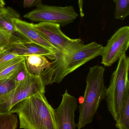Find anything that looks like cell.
<instances>
[{
  "label": "cell",
  "instance_id": "6da1fadb",
  "mask_svg": "<svg viewBox=\"0 0 129 129\" xmlns=\"http://www.w3.org/2000/svg\"><path fill=\"white\" fill-rule=\"evenodd\" d=\"M103 45L96 42L82 44L68 53L56 56L55 60L40 76L45 85L61 82L69 74L98 56L103 51Z\"/></svg>",
  "mask_w": 129,
  "mask_h": 129
},
{
  "label": "cell",
  "instance_id": "7a4b0ae2",
  "mask_svg": "<svg viewBox=\"0 0 129 129\" xmlns=\"http://www.w3.org/2000/svg\"><path fill=\"white\" fill-rule=\"evenodd\" d=\"M45 92H38L17 105L9 113L19 116L20 128L57 129L54 109Z\"/></svg>",
  "mask_w": 129,
  "mask_h": 129
},
{
  "label": "cell",
  "instance_id": "3957f363",
  "mask_svg": "<svg viewBox=\"0 0 129 129\" xmlns=\"http://www.w3.org/2000/svg\"><path fill=\"white\" fill-rule=\"evenodd\" d=\"M104 73L105 68L102 66L89 68L84 96L79 106V122L75 124L78 129L92 122L101 102L105 98L107 88L104 84Z\"/></svg>",
  "mask_w": 129,
  "mask_h": 129
},
{
  "label": "cell",
  "instance_id": "277c9868",
  "mask_svg": "<svg viewBox=\"0 0 129 129\" xmlns=\"http://www.w3.org/2000/svg\"><path fill=\"white\" fill-rule=\"evenodd\" d=\"M129 58L125 54L119 59L110 85L106 89L105 98L108 108L116 122L119 119L126 101L129 97Z\"/></svg>",
  "mask_w": 129,
  "mask_h": 129
},
{
  "label": "cell",
  "instance_id": "5b68a950",
  "mask_svg": "<svg viewBox=\"0 0 129 129\" xmlns=\"http://www.w3.org/2000/svg\"><path fill=\"white\" fill-rule=\"evenodd\" d=\"M40 76L29 74L13 91L0 96V114L7 113L20 102L38 92H45Z\"/></svg>",
  "mask_w": 129,
  "mask_h": 129
},
{
  "label": "cell",
  "instance_id": "8992f818",
  "mask_svg": "<svg viewBox=\"0 0 129 129\" xmlns=\"http://www.w3.org/2000/svg\"><path fill=\"white\" fill-rule=\"evenodd\" d=\"M78 14L73 7L49 6L41 4L23 17L33 22H47L64 26L72 22Z\"/></svg>",
  "mask_w": 129,
  "mask_h": 129
},
{
  "label": "cell",
  "instance_id": "52a82bcc",
  "mask_svg": "<svg viewBox=\"0 0 129 129\" xmlns=\"http://www.w3.org/2000/svg\"><path fill=\"white\" fill-rule=\"evenodd\" d=\"M32 26L47 41L58 50L61 54L69 53L83 44L80 39H72L61 30L60 26L52 23H31Z\"/></svg>",
  "mask_w": 129,
  "mask_h": 129
},
{
  "label": "cell",
  "instance_id": "ba28073f",
  "mask_svg": "<svg viewBox=\"0 0 129 129\" xmlns=\"http://www.w3.org/2000/svg\"><path fill=\"white\" fill-rule=\"evenodd\" d=\"M129 46V26L121 27L118 29L104 47L101 56V63L110 67L126 54Z\"/></svg>",
  "mask_w": 129,
  "mask_h": 129
},
{
  "label": "cell",
  "instance_id": "9c48e42d",
  "mask_svg": "<svg viewBox=\"0 0 129 129\" xmlns=\"http://www.w3.org/2000/svg\"><path fill=\"white\" fill-rule=\"evenodd\" d=\"M77 105V99L70 94L66 89L62 95L59 107L54 109L57 129H75V113Z\"/></svg>",
  "mask_w": 129,
  "mask_h": 129
},
{
  "label": "cell",
  "instance_id": "30bf717a",
  "mask_svg": "<svg viewBox=\"0 0 129 129\" xmlns=\"http://www.w3.org/2000/svg\"><path fill=\"white\" fill-rule=\"evenodd\" d=\"M12 53L19 56L25 57L32 54L42 55L54 60L57 54L52 51L27 40L17 39L12 42L5 48Z\"/></svg>",
  "mask_w": 129,
  "mask_h": 129
},
{
  "label": "cell",
  "instance_id": "8fae6325",
  "mask_svg": "<svg viewBox=\"0 0 129 129\" xmlns=\"http://www.w3.org/2000/svg\"><path fill=\"white\" fill-rule=\"evenodd\" d=\"M13 23L16 31L27 40L52 51L56 54V56L61 55L57 49L47 41L33 27L31 23L20 19H14Z\"/></svg>",
  "mask_w": 129,
  "mask_h": 129
},
{
  "label": "cell",
  "instance_id": "7c38bea8",
  "mask_svg": "<svg viewBox=\"0 0 129 129\" xmlns=\"http://www.w3.org/2000/svg\"><path fill=\"white\" fill-rule=\"evenodd\" d=\"M25 57L28 72L32 75L40 76L50 64V62L42 55L32 54L26 56Z\"/></svg>",
  "mask_w": 129,
  "mask_h": 129
},
{
  "label": "cell",
  "instance_id": "4fadbf2b",
  "mask_svg": "<svg viewBox=\"0 0 129 129\" xmlns=\"http://www.w3.org/2000/svg\"><path fill=\"white\" fill-rule=\"evenodd\" d=\"M19 13L10 7H7V10L0 15V30H4L11 35L16 33L13 23L14 19H19Z\"/></svg>",
  "mask_w": 129,
  "mask_h": 129
},
{
  "label": "cell",
  "instance_id": "5bb4252c",
  "mask_svg": "<svg viewBox=\"0 0 129 129\" xmlns=\"http://www.w3.org/2000/svg\"><path fill=\"white\" fill-rule=\"evenodd\" d=\"M25 61V57L19 56L1 65L0 80L12 76Z\"/></svg>",
  "mask_w": 129,
  "mask_h": 129
},
{
  "label": "cell",
  "instance_id": "9a60e30c",
  "mask_svg": "<svg viewBox=\"0 0 129 129\" xmlns=\"http://www.w3.org/2000/svg\"><path fill=\"white\" fill-rule=\"evenodd\" d=\"M17 125L16 115L13 113L0 114V129H16Z\"/></svg>",
  "mask_w": 129,
  "mask_h": 129
},
{
  "label": "cell",
  "instance_id": "2e32d148",
  "mask_svg": "<svg viewBox=\"0 0 129 129\" xmlns=\"http://www.w3.org/2000/svg\"><path fill=\"white\" fill-rule=\"evenodd\" d=\"M116 4L115 18L123 20L129 15V0H114Z\"/></svg>",
  "mask_w": 129,
  "mask_h": 129
},
{
  "label": "cell",
  "instance_id": "e0dca14e",
  "mask_svg": "<svg viewBox=\"0 0 129 129\" xmlns=\"http://www.w3.org/2000/svg\"><path fill=\"white\" fill-rule=\"evenodd\" d=\"M18 85L15 80L13 74L8 78L0 80V96L10 92Z\"/></svg>",
  "mask_w": 129,
  "mask_h": 129
},
{
  "label": "cell",
  "instance_id": "ac0fdd59",
  "mask_svg": "<svg viewBox=\"0 0 129 129\" xmlns=\"http://www.w3.org/2000/svg\"><path fill=\"white\" fill-rule=\"evenodd\" d=\"M116 126L118 129H129V97L126 101L120 118Z\"/></svg>",
  "mask_w": 129,
  "mask_h": 129
},
{
  "label": "cell",
  "instance_id": "d6986e66",
  "mask_svg": "<svg viewBox=\"0 0 129 129\" xmlns=\"http://www.w3.org/2000/svg\"><path fill=\"white\" fill-rule=\"evenodd\" d=\"M15 35H13L6 31L0 30V49L4 48L12 42L18 39Z\"/></svg>",
  "mask_w": 129,
  "mask_h": 129
},
{
  "label": "cell",
  "instance_id": "ffe728a7",
  "mask_svg": "<svg viewBox=\"0 0 129 129\" xmlns=\"http://www.w3.org/2000/svg\"><path fill=\"white\" fill-rule=\"evenodd\" d=\"M29 74L25 61L13 74V76L16 82L19 84L27 79Z\"/></svg>",
  "mask_w": 129,
  "mask_h": 129
},
{
  "label": "cell",
  "instance_id": "44dd1931",
  "mask_svg": "<svg viewBox=\"0 0 129 129\" xmlns=\"http://www.w3.org/2000/svg\"><path fill=\"white\" fill-rule=\"evenodd\" d=\"M19 56L7 49H0V66Z\"/></svg>",
  "mask_w": 129,
  "mask_h": 129
},
{
  "label": "cell",
  "instance_id": "7402d4cb",
  "mask_svg": "<svg viewBox=\"0 0 129 129\" xmlns=\"http://www.w3.org/2000/svg\"><path fill=\"white\" fill-rule=\"evenodd\" d=\"M42 3V0H23V6L24 8H30L36 6Z\"/></svg>",
  "mask_w": 129,
  "mask_h": 129
},
{
  "label": "cell",
  "instance_id": "603a6c76",
  "mask_svg": "<svg viewBox=\"0 0 129 129\" xmlns=\"http://www.w3.org/2000/svg\"><path fill=\"white\" fill-rule=\"evenodd\" d=\"M83 0H79V2H78L80 16L82 17H83L85 16V14L83 11Z\"/></svg>",
  "mask_w": 129,
  "mask_h": 129
},
{
  "label": "cell",
  "instance_id": "cb8c5ba5",
  "mask_svg": "<svg viewBox=\"0 0 129 129\" xmlns=\"http://www.w3.org/2000/svg\"><path fill=\"white\" fill-rule=\"evenodd\" d=\"M7 10V8L4 7H1L0 6V15L2 14Z\"/></svg>",
  "mask_w": 129,
  "mask_h": 129
},
{
  "label": "cell",
  "instance_id": "d4e9b609",
  "mask_svg": "<svg viewBox=\"0 0 129 129\" xmlns=\"http://www.w3.org/2000/svg\"><path fill=\"white\" fill-rule=\"evenodd\" d=\"M5 4L4 0H0V6L1 7H4Z\"/></svg>",
  "mask_w": 129,
  "mask_h": 129
}]
</instances>
